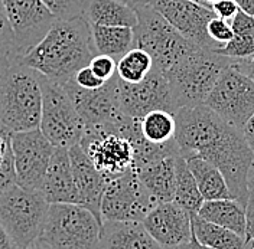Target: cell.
Here are the masks:
<instances>
[{
  "instance_id": "cell-1",
  "label": "cell",
  "mask_w": 254,
  "mask_h": 249,
  "mask_svg": "<svg viewBox=\"0 0 254 249\" xmlns=\"http://www.w3.org/2000/svg\"><path fill=\"white\" fill-rule=\"evenodd\" d=\"M175 143L185 158L198 157L214 164L227 180L234 199H249L247 176L254 154L243 130L228 124L205 104L182 107L175 112Z\"/></svg>"
},
{
  "instance_id": "cell-2",
  "label": "cell",
  "mask_w": 254,
  "mask_h": 249,
  "mask_svg": "<svg viewBox=\"0 0 254 249\" xmlns=\"http://www.w3.org/2000/svg\"><path fill=\"white\" fill-rule=\"evenodd\" d=\"M97 55L91 25L84 16L58 20L45 38L20 58L42 77L65 84Z\"/></svg>"
},
{
  "instance_id": "cell-3",
  "label": "cell",
  "mask_w": 254,
  "mask_h": 249,
  "mask_svg": "<svg viewBox=\"0 0 254 249\" xmlns=\"http://www.w3.org/2000/svg\"><path fill=\"white\" fill-rule=\"evenodd\" d=\"M41 74L20 61L0 75V127L9 133L39 128Z\"/></svg>"
},
{
  "instance_id": "cell-4",
  "label": "cell",
  "mask_w": 254,
  "mask_h": 249,
  "mask_svg": "<svg viewBox=\"0 0 254 249\" xmlns=\"http://www.w3.org/2000/svg\"><path fill=\"white\" fill-rule=\"evenodd\" d=\"M231 63L233 59L202 48H196L175 63L163 75L169 82L178 109L202 105L215 82Z\"/></svg>"
},
{
  "instance_id": "cell-5",
  "label": "cell",
  "mask_w": 254,
  "mask_h": 249,
  "mask_svg": "<svg viewBox=\"0 0 254 249\" xmlns=\"http://www.w3.org/2000/svg\"><path fill=\"white\" fill-rule=\"evenodd\" d=\"M103 222L82 204H49L39 239L52 249H98Z\"/></svg>"
},
{
  "instance_id": "cell-6",
  "label": "cell",
  "mask_w": 254,
  "mask_h": 249,
  "mask_svg": "<svg viewBox=\"0 0 254 249\" xmlns=\"http://www.w3.org/2000/svg\"><path fill=\"white\" fill-rule=\"evenodd\" d=\"M136 13L134 47L142 48L152 56L153 69L160 74L169 71L175 63L199 48L184 38L150 4L136 9Z\"/></svg>"
},
{
  "instance_id": "cell-7",
  "label": "cell",
  "mask_w": 254,
  "mask_h": 249,
  "mask_svg": "<svg viewBox=\"0 0 254 249\" xmlns=\"http://www.w3.org/2000/svg\"><path fill=\"white\" fill-rule=\"evenodd\" d=\"M49 203L41 192L12 186L0 196V223L16 249L35 244L42 232Z\"/></svg>"
},
{
  "instance_id": "cell-8",
  "label": "cell",
  "mask_w": 254,
  "mask_h": 249,
  "mask_svg": "<svg viewBox=\"0 0 254 249\" xmlns=\"http://www.w3.org/2000/svg\"><path fill=\"white\" fill-rule=\"evenodd\" d=\"M42 114L39 128L54 147L69 149L78 144L84 123L63 84L41 75Z\"/></svg>"
},
{
  "instance_id": "cell-9",
  "label": "cell",
  "mask_w": 254,
  "mask_h": 249,
  "mask_svg": "<svg viewBox=\"0 0 254 249\" xmlns=\"http://www.w3.org/2000/svg\"><path fill=\"white\" fill-rule=\"evenodd\" d=\"M63 85L78 111L84 131L117 133L127 120L120 107L117 74L98 90H82L72 79Z\"/></svg>"
},
{
  "instance_id": "cell-10",
  "label": "cell",
  "mask_w": 254,
  "mask_h": 249,
  "mask_svg": "<svg viewBox=\"0 0 254 249\" xmlns=\"http://www.w3.org/2000/svg\"><path fill=\"white\" fill-rule=\"evenodd\" d=\"M204 104L224 121L243 130L254 114V82L233 61L215 82Z\"/></svg>"
},
{
  "instance_id": "cell-11",
  "label": "cell",
  "mask_w": 254,
  "mask_h": 249,
  "mask_svg": "<svg viewBox=\"0 0 254 249\" xmlns=\"http://www.w3.org/2000/svg\"><path fill=\"white\" fill-rule=\"evenodd\" d=\"M156 206L133 169L107 182L101 199L103 220L142 222Z\"/></svg>"
},
{
  "instance_id": "cell-12",
  "label": "cell",
  "mask_w": 254,
  "mask_h": 249,
  "mask_svg": "<svg viewBox=\"0 0 254 249\" xmlns=\"http://www.w3.org/2000/svg\"><path fill=\"white\" fill-rule=\"evenodd\" d=\"M55 149L41 128L12 133L17 185L28 190L41 192Z\"/></svg>"
},
{
  "instance_id": "cell-13",
  "label": "cell",
  "mask_w": 254,
  "mask_h": 249,
  "mask_svg": "<svg viewBox=\"0 0 254 249\" xmlns=\"http://www.w3.org/2000/svg\"><path fill=\"white\" fill-rule=\"evenodd\" d=\"M150 6L193 45L206 50L220 48L208 35V23L215 17L211 7L195 0H153Z\"/></svg>"
},
{
  "instance_id": "cell-14",
  "label": "cell",
  "mask_w": 254,
  "mask_h": 249,
  "mask_svg": "<svg viewBox=\"0 0 254 249\" xmlns=\"http://www.w3.org/2000/svg\"><path fill=\"white\" fill-rule=\"evenodd\" d=\"M20 56L36 47L58 22L42 0H1Z\"/></svg>"
},
{
  "instance_id": "cell-15",
  "label": "cell",
  "mask_w": 254,
  "mask_h": 249,
  "mask_svg": "<svg viewBox=\"0 0 254 249\" xmlns=\"http://www.w3.org/2000/svg\"><path fill=\"white\" fill-rule=\"evenodd\" d=\"M122 111L131 118H142L150 111H178L169 82L159 71H152L142 82L128 84L119 78Z\"/></svg>"
},
{
  "instance_id": "cell-16",
  "label": "cell",
  "mask_w": 254,
  "mask_h": 249,
  "mask_svg": "<svg viewBox=\"0 0 254 249\" xmlns=\"http://www.w3.org/2000/svg\"><path fill=\"white\" fill-rule=\"evenodd\" d=\"M79 144L107 182L134 167V149L120 134L84 131Z\"/></svg>"
},
{
  "instance_id": "cell-17",
  "label": "cell",
  "mask_w": 254,
  "mask_h": 249,
  "mask_svg": "<svg viewBox=\"0 0 254 249\" xmlns=\"http://www.w3.org/2000/svg\"><path fill=\"white\" fill-rule=\"evenodd\" d=\"M142 222L147 232L165 249L187 244L192 238L190 212L175 200L156 204Z\"/></svg>"
},
{
  "instance_id": "cell-18",
  "label": "cell",
  "mask_w": 254,
  "mask_h": 249,
  "mask_svg": "<svg viewBox=\"0 0 254 249\" xmlns=\"http://www.w3.org/2000/svg\"><path fill=\"white\" fill-rule=\"evenodd\" d=\"M71 160L72 176L78 192L79 204L85 206L103 222L101 218V199L107 186L106 177L95 169L91 158L84 151L81 144H74L68 149Z\"/></svg>"
},
{
  "instance_id": "cell-19",
  "label": "cell",
  "mask_w": 254,
  "mask_h": 249,
  "mask_svg": "<svg viewBox=\"0 0 254 249\" xmlns=\"http://www.w3.org/2000/svg\"><path fill=\"white\" fill-rule=\"evenodd\" d=\"M41 193L49 204H55V203L79 204V196L72 176L68 149H63V147L55 149V153L51 158L49 167L44 179Z\"/></svg>"
},
{
  "instance_id": "cell-20",
  "label": "cell",
  "mask_w": 254,
  "mask_h": 249,
  "mask_svg": "<svg viewBox=\"0 0 254 249\" xmlns=\"http://www.w3.org/2000/svg\"><path fill=\"white\" fill-rule=\"evenodd\" d=\"M98 249H165L147 232L143 222L103 220Z\"/></svg>"
},
{
  "instance_id": "cell-21",
  "label": "cell",
  "mask_w": 254,
  "mask_h": 249,
  "mask_svg": "<svg viewBox=\"0 0 254 249\" xmlns=\"http://www.w3.org/2000/svg\"><path fill=\"white\" fill-rule=\"evenodd\" d=\"M178 156V154H176ZM176 156H168L134 167L143 186L156 204L172 202L176 186Z\"/></svg>"
},
{
  "instance_id": "cell-22",
  "label": "cell",
  "mask_w": 254,
  "mask_h": 249,
  "mask_svg": "<svg viewBox=\"0 0 254 249\" xmlns=\"http://www.w3.org/2000/svg\"><path fill=\"white\" fill-rule=\"evenodd\" d=\"M82 16L90 25L126 28L137 25L136 10L120 0H87Z\"/></svg>"
},
{
  "instance_id": "cell-23",
  "label": "cell",
  "mask_w": 254,
  "mask_h": 249,
  "mask_svg": "<svg viewBox=\"0 0 254 249\" xmlns=\"http://www.w3.org/2000/svg\"><path fill=\"white\" fill-rule=\"evenodd\" d=\"M198 215L246 238V204L237 199L205 200Z\"/></svg>"
},
{
  "instance_id": "cell-24",
  "label": "cell",
  "mask_w": 254,
  "mask_h": 249,
  "mask_svg": "<svg viewBox=\"0 0 254 249\" xmlns=\"http://www.w3.org/2000/svg\"><path fill=\"white\" fill-rule=\"evenodd\" d=\"M185 160L204 200L234 199L225 177L214 164L198 157H188Z\"/></svg>"
},
{
  "instance_id": "cell-25",
  "label": "cell",
  "mask_w": 254,
  "mask_h": 249,
  "mask_svg": "<svg viewBox=\"0 0 254 249\" xmlns=\"http://www.w3.org/2000/svg\"><path fill=\"white\" fill-rule=\"evenodd\" d=\"M192 235L196 241L211 249H247L246 238L220 225L211 223L199 215H190Z\"/></svg>"
},
{
  "instance_id": "cell-26",
  "label": "cell",
  "mask_w": 254,
  "mask_h": 249,
  "mask_svg": "<svg viewBox=\"0 0 254 249\" xmlns=\"http://www.w3.org/2000/svg\"><path fill=\"white\" fill-rule=\"evenodd\" d=\"M233 39L215 52L233 61H243L254 56V17L240 10L230 22Z\"/></svg>"
},
{
  "instance_id": "cell-27",
  "label": "cell",
  "mask_w": 254,
  "mask_h": 249,
  "mask_svg": "<svg viewBox=\"0 0 254 249\" xmlns=\"http://www.w3.org/2000/svg\"><path fill=\"white\" fill-rule=\"evenodd\" d=\"M91 33L97 53L109 55L116 61L134 48L133 28L91 25Z\"/></svg>"
},
{
  "instance_id": "cell-28",
  "label": "cell",
  "mask_w": 254,
  "mask_h": 249,
  "mask_svg": "<svg viewBox=\"0 0 254 249\" xmlns=\"http://www.w3.org/2000/svg\"><path fill=\"white\" fill-rule=\"evenodd\" d=\"M176 164V186H175V202L181 204L190 215H198L202 203L205 202L196 182L190 173L185 157L178 154L175 158Z\"/></svg>"
},
{
  "instance_id": "cell-29",
  "label": "cell",
  "mask_w": 254,
  "mask_h": 249,
  "mask_svg": "<svg viewBox=\"0 0 254 249\" xmlns=\"http://www.w3.org/2000/svg\"><path fill=\"white\" fill-rule=\"evenodd\" d=\"M143 137L152 144H166L175 140L176 121L175 114L163 109L150 111L139 118Z\"/></svg>"
},
{
  "instance_id": "cell-30",
  "label": "cell",
  "mask_w": 254,
  "mask_h": 249,
  "mask_svg": "<svg viewBox=\"0 0 254 249\" xmlns=\"http://www.w3.org/2000/svg\"><path fill=\"white\" fill-rule=\"evenodd\" d=\"M152 71V56L142 48H131L117 61V77L128 84L142 82Z\"/></svg>"
},
{
  "instance_id": "cell-31",
  "label": "cell",
  "mask_w": 254,
  "mask_h": 249,
  "mask_svg": "<svg viewBox=\"0 0 254 249\" xmlns=\"http://www.w3.org/2000/svg\"><path fill=\"white\" fill-rule=\"evenodd\" d=\"M57 20H71L84 13L87 0H42Z\"/></svg>"
},
{
  "instance_id": "cell-32",
  "label": "cell",
  "mask_w": 254,
  "mask_h": 249,
  "mask_svg": "<svg viewBox=\"0 0 254 249\" xmlns=\"http://www.w3.org/2000/svg\"><path fill=\"white\" fill-rule=\"evenodd\" d=\"M20 53L15 42V38L0 36V75L6 72L12 65L20 61Z\"/></svg>"
},
{
  "instance_id": "cell-33",
  "label": "cell",
  "mask_w": 254,
  "mask_h": 249,
  "mask_svg": "<svg viewBox=\"0 0 254 249\" xmlns=\"http://www.w3.org/2000/svg\"><path fill=\"white\" fill-rule=\"evenodd\" d=\"M208 35H209V38L218 47L222 48L233 39V28H231V23L228 20H224V19H220V17L215 16L208 23Z\"/></svg>"
},
{
  "instance_id": "cell-34",
  "label": "cell",
  "mask_w": 254,
  "mask_h": 249,
  "mask_svg": "<svg viewBox=\"0 0 254 249\" xmlns=\"http://www.w3.org/2000/svg\"><path fill=\"white\" fill-rule=\"evenodd\" d=\"M88 66L94 71L97 77H100L104 81H109L117 74V61L114 58L109 56V55L97 53L94 58L91 59Z\"/></svg>"
},
{
  "instance_id": "cell-35",
  "label": "cell",
  "mask_w": 254,
  "mask_h": 249,
  "mask_svg": "<svg viewBox=\"0 0 254 249\" xmlns=\"http://www.w3.org/2000/svg\"><path fill=\"white\" fill-rule=\"evenodd\" d=\"M72 81L75 82V85H78L79 88H82V90H98L107 82V81L101 79L100 77H97L94 71L88 65L77 71V74L74 75Z\"/></svg>"
},
{
  "instance_id": "cell-36",
  "label": "cell",
  "mask_w": 254,
  "mask_h": 249,
  "mask_svg": "<svg viewBox=\"0 0 254 249\" xmlns=\"http://www.w3.org/2000/svg\"><path fill=\"white\" fill-rule=\"evenodd\" d=\"M211 9L214 10L217 17L228 20V22H231L234 16L240 12V7L236 3V0H218L211 6Z\"/></svg>"
},
{
  "instance_id": "cell-37",
  "label": "cell",
  "mask_w": 254,
  "mask_h": 249,
  "mask_svg": "<svg viewBox=\"0 0 254 249\" xmlns=\"http://www.w3.org/2000/svg\"><path fill=\"white\" fill-rule=\"evenodd\" d=\"M246 242L254 244V192L249 193L246 203Z\"/></svg>"
},
{
  "instance_id": "cell-38",
  "label": "cell",
  "mask_w": 254,
  "mask_h": 249,
  "mask_svg": "<svg viewBox=\"0 0 254 249\" xmlns=\"http://www.w3.org/2000/svg\"><path fill=\"white\" fill-rule=\"evenodd\" d=\"M0 36H3V38H15L13 32L10 29V25H9V20H7L6 10H4V6H3L1 0H0Z\"/></svg>"
},
{
  "instance_id": "cell-39",
  "label": "cell",
  "mask_w": 254,
  "mask_h": 249,
  "mask_svg": "<svg viewBox=\"0 0 254 249\" xmlns=\"http://www.w3.org/2000/svg\"><path fill=\"white\" fill-rule=\"evenodd\" d=\"M234 65L254 82V56L249 59H243V61H234Z\"/></svg>"
},
{
  "instance_id": "cell-40",
  "label": "cell",
  "mask_w": 254,
  "mask_h": 249,
  "mask_svg": "<svg viewBox=\"0 0 254 249\" xmlns=\"http://www.w3.org/2000/svg\"><path fill=\"white\" fill-rule=\"evenodd\" d=\"M243 133H244V137H246V140L249 143V146H250V149H252L254 154V114L252 115V118L247 121V124L244 125Z\"/></svg>"
},
{
  "instance_id": "cell-41",
  "label": "cell",
  "mask_w": 254,
  "mask_h": 249,
  "mask_svg": "<svg viewBox=\"0 0 254 249\" xmlns=\"http://www.w3.org/2000/svg\"><path fill=\"white\" fill-rule=\"evenodd\" d=\"M0 249H16L13 241L10 239V236L1 223H0Z\"/></svg>"
},
{
  "instance_id": "cell-42",
  "label": "cell",
  "mask_w": 254,
  "mask_h": 249,
  "mask_svg": "<svg viewBox=\"0 0 254 249\" xmlns=\"http://www.w3.org/2000/svg\"><path fill=\"white\" fill-rule=\"evenodd\" d=\"M240 10L254 17V0H236Z\"/></svg>"
},
{
  "instance_id": "cell-43",
  "label": "cell",
  "mask_w": 254,
  "mask_h": 249,
  "mask_svg": "<svg viewBox=\"0 0 254 249\" xmlns=\"http://www.w3.org/2000/svg\"><path fill=\"white\" fill-rule=\"evenodd\" d=\"M171 249H211V248L201 245V244L196 241V238L192 235V238H190L187 244H182V245H179V247H175V248H171Z\"/></svg>"
},
{
  "instance_id": "cell-44",
  "label": "cell",
  "mask_w": 254,
  "mask_h": 249,
  "mask_svg": "<svg viewBox=\"0 0 254 249\" xmlns=\"http://www.w3.org/2000/svg\"><path fill=\"white\" fill-rule=\"evenodd\" d=\"M120 1L126 3V4H128L130 7H133L136 10V9L143 7V6H149L153 0H120Z\"/></svg>"
},
{
  "instance_id": "cell-45",
  "label": "cell",
  "mask_w": 254,
  "mask_h": 249,
  "mask_svg": "<svg viewBox=\"0 0 254 249\" xmlns=\"http://www.w3.org/2000/svg\"><path fill=\"white\" fill-rule=\"evenodd\" d=\"M247 187H249V192H254V163L247 176Z\"/></svg>"
},
{
  "instance_id": "cell-46",
  "label": "cell",
  "mask_w": 254,
  "mask_h": 249,
  "mask_svg": "<svg viewBox=\"0 0 254 249\" xmlns=\"http://www.w3.org/2000/svg\"><path fill=\"white\" fill-rule=\"evenodd\" d=\"M25 249H52V248H49L48 245L42 244L41 241H36L35 244H32V245H29L28 248H25Z\"/></svg>"
},
{
  "instance_id": "cell-47",
  "label": "cell",
  "mask_w": 254,
  "mask_h": 249,
  "mask_svg": "<svg viewBox=\"0 0 254 249\" xmlns=\"http://www.w3.org/2000/svg\"><path fill=\"white\" fill-rule=\"evenodd\" d=\"M201 4H205V6H208V7H211L215 1H218V0H198Z\"/></svg>"
},
{
  "instance_id": "cell-48",
  "label": "cell",
  "mask_w": 254,
  "mask_h": 249,
  "mask_svg": "<svg viewBox=\"0 0 254 249\" xmlns=\"http://www.w3.org/2000/svg\"><path fill=\"white\" fill-rule=\"evenodd\" d=\"M247 249H254V244H250V245L247 247Z\"/></svg>"
},
{
  "instance_id": "cell-49",
  "label": "cell",
  "mask_w": 254,
  "mask_h": 249,
  "mask_svg": "<svg viewBox=\"0 0 254 249\" xmlns=\"http://www.w3.org/2000/svg\"><path fill=\"white\" fill-rule=\"evenodd\" d=\"M195 1H198V0H195ZM198 3H199V1H198Z\"/></svg>"
}]
</instances>
